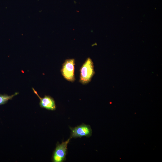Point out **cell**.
I'll return each instance as SVG.
<instances>
[{"mask_svg": "<svg viewBox=\"0 0 162 162\" xmlns=\"http://www.w3.org/2000/svg\"><path fill=\"white\" fill-rule=\"evenodd\" d=\"M80 82L83 84L89 82L94 74L93 62L91 59L88 58L80 69Z\"/></svg>", "mask_w": 162, "mask_h": 162, "instance_id": "obj_1", "label": "cell"}, {"mask_svg": "<svg viewBox=\"0 0 162 162\" xmlns=\"http://www.w3.org/2000/svg\"><path fill=\"white\" fill-rule=\"evenodd\" d=\"M71 138L63 142L61 144H57L53 152L52 161L53 162H63L66 159L67 150V146Z\"/></svg>", "mask_w": 162, "mask_h": 162, "instance_id": "obj_2", "label": "cell"}, {"mask_svg": "<svg viewBox=\"0 0 162 162\" xmlns=\"http://www.w3.org/2000/svg\"><path fill=\"white\" fill-rule=\"evenodd\" d=\"M75 60L74 59H66L62 64L61 70L63 77L68 81L74 82V76Z\"/></svg>", "mask_w": 162, "mask_h": 162, "instance_id": "obj_3", "label": "cell"}, {"mask_svg": "<svg viewBox=\"0 0 162 162\" xmlns=\"http://www.w3.org/2000/svg\"><path fill=\"white\" fill-rule=\"evenodd\" d=\"M71 130L70 137L81 138L83 136L89 137L91 136L92 131L90 126L84 124L76 127L70 128Z\"/></svg>", "mask_w": 162, "mask_h": 162, "instance_id": "obj_4", "label": "cell"}, {"mask_svg": "<svg viewBox=\"0 0 162 162\" xmlns=\"http://www.w3.org/2000/svg\"><path fill=\"white\" fill-rule=\"evenodd\" d=\"M32 89L34 93L40 99L39 104L40 107L48 110L53 111L56 110V106L55 101L53 98L47 95H45L44 98H41L33 88Z\"/></svg>", "mask_w": 162, "mask_h": 162, "instance_id": "obj_5", "label": "cell"}, {"mask_svg": "<svg viewBox=\"0 0 162 162\" xmlns=\"http://www.w3.org/2000/svg\"><path fill=\"white\" fill-rule=\"evenodd\" d=\"M18 92H16L11 95L7 94H0V105L4 104L9 100H11L14 96L18 94Z\"/></svg>", "mask_w": 162, "mask_h": 162, "instance_id": "obj_6", "label": "cell"}]
</instances>
